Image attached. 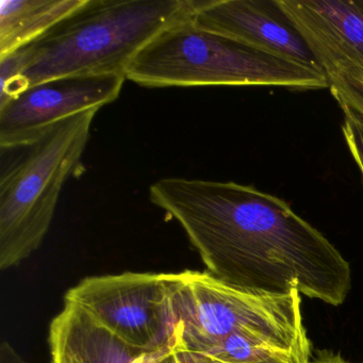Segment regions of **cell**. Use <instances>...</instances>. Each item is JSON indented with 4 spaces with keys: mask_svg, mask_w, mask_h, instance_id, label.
Wrapping results in <instances>:
<instances>
[{
    "mask_svg": "<svg viewBox=\"0 0 363 363\" xmlns=\"http://www.w3.org/2000/svg\"><path fill=\"white\" fill-rule=\"evenodd\" d=\"M329 89L340 107H347L363 116V67L341 65L325 72Z\"/></svg>",
    "mask_w": 363,
    "mask_h": 363,
    "instance_id": "cell-13",
    "label": "cell"
},
{
    "mask_svg": "<svg viewBox=\"0 0 363 363\" xmlns=\"http://www.w3.org/2000/svg\"><path fill=\"white\" fill-rule=\"evenodd\" d=\"M52 363H145L155 354L140 352L65 301L48 333Z\"/></svg>",
    "mask_w": 363,
    "mask_h": 363,
    "instance_id": "cell-10",
    "label": "cell"
},
{
    "mask_svg": "<svg viewBox=\"0 0 363 363\" xmlns=\"http://www.w3.org/2000/svg\"><path fill=\"white\" fill-rule=\"evenodd\" d=\"M173 273L91 276L65 295L121 341L146 354L182 350L172 306Z\"/></svg>",
    "mask_w": 363,
    "mask_h": 363,
    "instance_id": "cell-6",
    "label": "cell"
},
{
    "mask_svg": "<svg viewBox=\"0 0 363 363\" xmlns=\"http://www.w3.org/2000/svg\"><path fill=\"white\" fill-rule=\"evenodd\" d=\"M126 78L146 88L280 86L329 88L313 69L197 26L192 16L167 27L137 55Z\"/></svg>",
    "mask_w": 363,
    "mask_h": 363,
    "instance_id": "cell-3",
    "label": "cell"
},
{
    "mask_svg": "<svg viewBox=\"0 0 363 363\" xmlns=\"http://www.w3.org/2000/svg\"><path fill=\"white\" fill-rule=\"evenodd\" d=\"M152 203L177 220L210 274L269 295L297 290L331 306L352 288L350 263L335 245L274 195L233 182L163 178Z\"/></svg>",
    "mask_w": 363,
    "mask_h": 363,
    "instance_id": "cell-1",
    "label": "cell"
},
{
    "mask_svg": "<svg viewBox=\"0 0 363 363\" xmlns=\"http://www.w3.org/2000/svg\"><path fill=\"white\" fill-rule=\"evenodd\" d=\"M312 354V345L306 331L305 325L299 331L298 339L294 347L295 363H309Z\"/></svg>",
    "mask_w": 363,
    "mask_h": 363,
    "instance_id": "cell-17",
    "label": "cell"
},
{
    "mask_svg": "<svg viewBox=\"0 0 363 363\" xmlns=\"http://www.w3.org/2000/svg\"><path fill=\"white\" fill-rule=\"evenodd\" d=\"M341 108L344 113L342 131L348 150L363 177V116L350 108Z\"/></svg>",
    "mask_w": 363,
    "mask_h": 363,
    "instance_id": "cell-15",
    "label": "cell"
},
{
    "mask_svg": "<svg viewBox=\"0 0 363 363\" xmlns=\"http://www.w3.org/2000/svg\"><path fill=\"white\" fill-rule=\"evenodd\" d=\"M309 363H348L342 358L341 354H335L331 350H320L315 354H311ZM363 363V362H361Z\"/></svg>",
    "mask_w": 363,
    "mask_h": 363,
    "instance_id": "cell-19",
    "label": "cell"
},
{
    "mask_svg": "<svg viewBox=\"0 0 363 363\" xmlns=\"http://www.w3.org/2000/svg\"><path fill=\"white\" fill-rule=\"evenodd\" d=\"M126 79L124 75L79 76L29 86L0 107V146L27 147L58 123L101 109L118 99Z\"/></svg>",
    "mask_w": 363,
    "mask_h": 363,
    "instance_id": "cell-7",
    "label": "cell"
},
{
    "mask_svg": "<svg viewBox=\"0 0 363 363\" xmlns=\"http://www.w3.org/2000/svg\"><path fill=\"white\" fill-rule=\"evenodd\" d=\"M145 363H216L209 357L205 354H196V352H182V350H174V352H161L155 354L147 359Z\"/></svg>",
    "mask_w": 363,
    "mask_h": 363,
    "instance_id": "cell-16",
    "label": "cell"
},
{
    "mask_svg": "<svg viewBox=\"0 0 363 363\" xmlns=\"http://www.w3.org/2000/svg\"><path fill=\"white\" fill-rule=\"evenodd\" d=\"M192 21L201 28L269 54L322 69L307 42L282 11L277 0L197 1Z\"/></svg>",
    "mask_w": 363,
    "mask_h": 363,
    "instance_id": "cell-8",
    "label": "cell"
},
{
    "mask_svg": "<svg viewBox=\"0 0 363 363\" xmlns=\"http://www.w3.org/2000/svg\"><path fill=\"white\" fill-rule=\"evenodd\" d=\"M0 363H26L9 342L4 341L0 346Z\"/></svg>",
    "mask_w": 363,
    "mask_h": 363,
    "instance_id": "cell-18",
    "label": "cell"
},
{
    "mask_svg": "<svg viewBox=\"0 0 363 363\" xmlns=\"http://www.w3.org/2000/svg\"><path fill=\"white\" fill-rule=\"evenodd\" d=\"M323 71L363 67V0H277Z\"/></svg>",
    "mask_w": 363,
    "mask_h": 363,
    "instance_id": "cell-9",
    "label": "cell"
},
{
    "mask_svg": "<svg viewBox=\"0 0 363 363\" xmlns=\"http://www.w3.org/2000/svg\"><path fill=\"white\" fill-rule=\"evenodd\" d=\"M86 0H0V58L30 45Z\"/></svg>",
    "mask_w": 363,
    "mask_h": 363,
    "instance_id": "cell-11",
    "label": "cell"
},
{
    "mask_svg": "<svg viewBox=\"0 0 363 363\" xmlns=\"http://www.w3.org/2000/svg\"><path fill=\"white\" fill-rule=\"evenodd\" d=\"M28 63V46L0 58V107L25 90L23 75Z\"/></svg>",
    "mask_w": 363,
    "mask_h": 363,
    "instance_id": "cell-14",
    "label": "cell"
},
{
    "mask_svg": "<svg viewBox=\"0 0 363 363\" xmlns=\"http://www.w3.org/2000/svg\"><path fill=\"white\" fill-rule=\"evenodd\" d=\"M301 295L250 292L207 271L173 273L172 306L182 350L203 354L233 333H246L293 350L303 326Z\"/></svg>",
    "mask_w": 363,
    "mask_h": 363,
    "instance_id": "cell-5",
    "label": "cell"
},
{
    "mask_svg": "<svg viewBox=\"0 0 363 363\" xmlns=\"http://www.w3.org/2000/svg\"><path fill=\"white\" fill-rule=\"evenodd\" d=\"M99 110L58 123L0 176V269L35 252L48 235L61 191L82 160Z\"/></svg>",
    "mask_w": 363,
    "mask_h": 363,
    "instance_id": "cell-4",
    "label": "cell"
},
{
    "mask_svg": "<svg viewBox=\"0 0 363 363\" xmlns=\"http://www.w3.org/2000/svg\"><path fill=\"white\" fill-rule=\"evenodd\" d=\"M196 5L195 0H86L28 45L24 89L58 78L126 76L148 42L190 18Z\"/></svg>",
    "mask_w": 363,
    "mask_h": 363,
    "instance_id": "cell-2",
    "label": "cell"
},
{
    "mask_svg": "<svg viewBox=\"0 0 363 363\" xmlns=\"http://www.w3.org/2000/svg\"><path fill=\"white\" fill-rule=\"evenodd\" d=\"M201 354L216 363H295L294 348L284 350L246 333H233Z\"/></svg>",
    "mask_w": 363,
    "mask_h": 363,
    "instance_id": "cell-12",
    "label": "cell"
}]
</instances>
